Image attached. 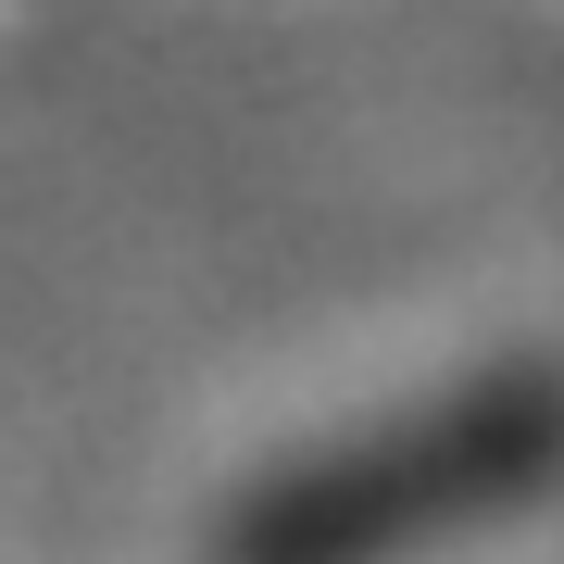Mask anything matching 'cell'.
I'll list each match as a JSON object with an SVG mask.
<instances>
[{
    "mask_svg": "<svg viewBox=\"0 0 564 564\" xmlns=\"http://www.w3.org/2000/svg\"><path fill=\"white\" fill-rule=\"evenodd\" d=\"M540 489V389H489L414 440H377V452H339V464H302L289 489L226 514L214 564H402L426 540H452L477 502H514Z\"/></svg>",
    "mask_w": 564,
    "mask_h": 564,
    "instance_id": "6da1fadb",
    "label": "cell"
}]
</instances>
